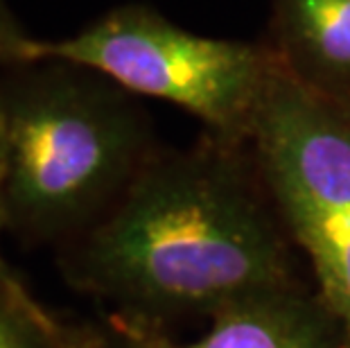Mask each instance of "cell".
<instances>
[{
  "label": "cell",
  "mask_w": 350,
  "mask_h": 348,
  "mask_svg": "<svg viewBox=\"0 0 350 348\" xmlns=\"http://www.w3.org/2000/svg\"><path fill=\"white\" fill-rule=\"evenodd\" d=\"M64 280L161 328L310 283L249 143L156 147L118 202L57 249Z\"/></svg>",
  "instance_id": "1"
},
{
  "label": "cell",
  "mask_w": 350,
  "mask_h": 348,
  "mask_svg": "<svg viewBox=\"0 0 350 348\" xmlns=\"http://www.w3.org/2000/svg\"><path fill=\"white\" fill-rule=\"evenodd\" d=\"M133 95L62 62L0 64V209L25 247L91 228L156 150Z\"/></svg>",
  "instance_id": "2"
},
{
  "label": "cell",
  "mask_w": 350,
  "mask_h": 348,
  "mask_svg": "<svg viewBox=\"0 0 350 348\" xmlns=\"http://www.w3.org/2000/svg\"><path fill=\"white\" fill-rule=\"evenodd\" d=\"M249 145L350 348V100L308 84L275 57Z\"/></svg>",
  "instance_id": "3"
},
{
  "label": "cell",
  "mask_w": 350,
  "mask_h": 348,
  "mask_svg": "<svg viewBox=\"0 0 350 348\" xmlns=\"http://www.w3.org/2000/svg\"><path fill=\"white\" fill-rule=\"evenodd\" d=\"M39 57L95 70L131 95L172 102L235 143H249L275 62L251 43L188 32L147 5L116 7L68 39H39Z\"/></svg>",
  "instance_id": "4"
},
{
  "label": "cell",
  "mask_w": 350,
  "mask_h": 348,
  "mask_svg": "<svg viewBox=\"0 0 350 348\" xmlns=\"http://www.w3.org/2000/svg\"><path fill=\"white\" fill-rule=\"evenodd\" d=\"M95 325L100 348H348L337 317L312 280L221 310L211 319V328L190 342H178L167 328L111 310Z\"/></svg>",
  "instance_id": "5"
},
{
  "label": "cell",
  "mask_w": 350,
  "mask_h": 348,
  "mask_svg": "<svg viewBox=\"0 0 350 348\" xmlns=\"http://www.w3.org/2000/svg\"><path fill=\"white\" fill-rule=\"evenodd\" d=\"M285 62L301 79L350 100V0H275Z\"/></svg>",
  "instance_id": "6"
},
{
  "label": "cell",
  "mask_w": 350,
  "mask_h": 348,
  "mask_svg": "<svg viewBox=\"0 0 350 348\" xmlns=\"http://www.w3.org/2000/svg\"><path fill=\"white\" fill-rule=\"evenodd\" d=\"M0 348H100L95 321L62 319L12 267L0 271Z\"/></svg>",
  "instance_id": "7"
},
{
  "label": "cell",
  "mask_w": 350,
  "mask_h": 348,
  "mask_svg": "<svg viewBox=\"0 0 350 348\" xmlns=\"http://www.w3.org/2000/svg\"><path fill=\"white\" fill-rule=\"evenodd\" d=\"M39 57V39L29 36L5 0H0V64L34 62Z\"/></svg>",
  "instance_id": "8"
},
{
  "label": "cell",
  "mask_w": 350,
  "mask_h": 348,
  "mask_svg": "<svg viewBox=\"0 0 350 348\" xmlns=\"http://www.w3.org/2000/svg\"><path fill=\"white\" fill-rule=\"evenodd\" d=\"M7 231H5V217H3V209H0V238H3ZM10 265H7L5 260H3V254H0V271H5Z\"/></svg>",
  "instance_id": "9"
}]
</instances>
